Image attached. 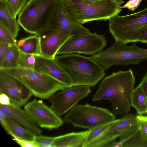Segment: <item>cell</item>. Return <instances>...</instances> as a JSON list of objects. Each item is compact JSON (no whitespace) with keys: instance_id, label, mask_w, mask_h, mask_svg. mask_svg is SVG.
Segmentation results:
<instances>
[{"instance_id":"83f0119b","label":"cell","mask_w":147,"mask_h":147,"mask_svg":"<svg viewBox=\"0 0 147 147\" xmlns=\"http://www.w3.org/2000/svg\"><path fill=\"white\" fill-rule=\"evenodd\" d=\"M0 41L10 45H16L17 41L8 30L0 24Z\"/></svg>"},{"instance_id":"e0dca14e","label":"cell","mask_w":147,"mask_h":147,"mask_svg":"<svg viewBox=\"0 0 147 147\" xmlns=\"http://www.w3.org/2000/svg\"><path fill=\"white\" fill-rule=\"evenodd\" d=\"M20 107L11 104L9 105L0 104V110L34 135H40L41 130L25 111Z\"/></svg>"},{"instance_id":"1f68e13d","label":"cell","mask_w":147,"mask_h":147,"mask_svg":"<svg viewBox=\"0 0 147 147\" xmlns=\"http://www.w3.org/2000/svg\"><path fill=\"white\" fill-rule=\"evenodd\" d=\"M11 46L5 42L0 41V66L2 65L9 48Z\"/></svg>"},{"instance_id":"30bf717a","label":"cell","mask_w":147,"mask_h":147,"mask_svg":"<svg viewBox=\"0 0 147 147\" xmlns=\"http://www.w3.org/2000/svg\"><path fill=\"white\" fill-rule=\"evenodd\" d=\"M137 115L126 114L115 119L101 134L89 143L87 147H106L118 137L123 140L139 129Z\"/></svg>"},{"instance_id":"f1b7e54d","label":"cell","mask_w":147,"mask_h":147,"mask_svg":"<svg viewBox=\"0 0 147 147\" xmlns=\"http://www.w3.org/2000/svg\"><path fill=\"white\" fill-rule=\"evenodd\" d=\"M55 137H48L42 135H35L33 141L37 147H51Z\"/></svg>"},{"instance_id":"484cf974","label":"cell","mask_w":147,"mask_h":147,"mask_svg":"<svg viewBox=\"0 0 147 147\" xmlns=\"http://www.w3.org/2000/svg\"><path fill=\"white\" fill-rule=\"evenodd\" d=\"M20 51L19 67L34 69L36 58L38 55L26 53Z\"/></svg>"},{"instance_id":"d6a6232c","label":"cell","mask_w":147,"mask_h":147,"mask_svg":"<svg viewBox=\"0 0 147 147\" xmlns=\"http://www.w3.org/2000/svg\"><path fill=\"white\" fill-rule=\"evenodd\" d=\"M142 0H129L121 8H126L131 11H134L138 7Z\"/></svg>"},{"instance_id":"ffe728a7","label":"cell","mask_w":147,"mask_h":147,"mask_svg":"<svg viewBox=\"0 0 147 147\" xmlns=\"http://www.w3.org/2000/svg\"><path fill=\"white\" fill-rule=\"evenodd\" d=\"M0 24L5 27L15 38L17 37L20 30L18 22L12 17L7 2L0 1Z\"/></svg>"},{"instance_id":"5b68a950","label":"cell","mask_w":147,"mask_h":147,"mask_svg":"<svg viewBox=\"0 0 147 147\" xmlns=\"http://www.w3.org/2000/svg\"><path fill=\"white\" fill-rule=\"evenodd\" d=\"M3 70L23 83L33 95L41 99L49 98L56 92L68 88L59 81L34 69L19 66Z\"/></svg>"},{"instance_id":"7402d4cb","label":"cell","mask_w":147,"mask_h":147,"mask_svg":"<svg viewBox=\"0 0 147 147\" xmlns=\"http://www.w3.org/2000/svg\"><path fill=\"white\" fill-rule=\"evenodd\" d=\"M16 45L19 51L22 52L40 54V37L38 34H34L33 36L21 38L17 41Z\"/></svg>"},{"instance_id":"d590c367","label":"cell","mask_w":147,"mask_h":147,"mask_svg":"<svg viewBox=\"0 0 147 147\" xmlns=\"http://www.w3.org/2000/svg\"><path fill=\"white\" fill-rule=\"evenodd\" d=\"M139 42L147 44V28L142 33L139 38Z\"/></svg>"},{"instance_id":"52a82bcc","label":"cell","mask_w":147,"mask_h":147,"mask_svg":"<svg viewBox=\"0 0 147 147\" xmlns=\"http://www.w3.org/2000/svg\"><path fill=\"white\" fill-rule=\"evenodd\" d=\"M115 119L114 114L108 109L87 104L75 105L68 111L63 121L74 127L90 129Z\"/></svg>"},{"instance_id":"603a6c76","label":"cell","mask_w":147,"mask_h":147,"mask_svg":"<svg viewBox=\"0 0 147 147\" xmlns=\"http://www.w3.org/2000/svg\"><path fill=\"white\" fill-rule=\"evenodd\" d=\"M131 105L136 110L137 115H147V95L139 85L133 91Z\"/></svg>"},{"instance_id":"7c38bea8","label":"cell","mask_w":147,"mask_h":147,"mask_svg":"<svg viewBox=\"0 0 147 147\" xmlns=\"http://www.w3.org/2000/svg\"><path fill=\"white\" fill-rule=\"evenodd\" d=\"M91 92L88 86H74L68 88L49 98L51 108L60 116L68 112Z\"/></svg>"},{"instance_id":"4fadbf2b","label":"cell","mask_w":147,"mask_h":147,"mask_svg":"<svg viewBox=\"0 0 147 147\" xmlns=\"http://www.w3.org/2000/svg\"><path fill=\"white\" fill-rule=\"evenodd\" d=\"M25 111L34 122L42 128L51 130L61 126L63 120L42 100L34 99L26 104Z\"/></svg>"},{"instance_id":"ac0fdd59","label":"cell","mask_w":147,"mask_h":147,"mask_svg":"<svg viewBox=\"0 0 147 147\" xmlns=\"http://www.w3.org/2000/svg\"><path fill=\"white\" fill-rule=\"evenodd\" d=\"M89 129L55 137L51 147H83Z\"/></svg>"},{"instance_id":"44dd1931","label":"cell","mask_w":147,"mask_h":147,"mask_svg":"<svg viewBox=\"0 0 147 147\" xmlns=\"http://www.w3.org/2000/svg\"><path fill=\"white\" fill-rule=\"evenodd\" d=\"M106 147H147V139L139 128L125 139L118 142L113 141Z\"/></svg>"},{"instance_id":"d4e9b609","label":"cell","mask_w":147,"mask_h":147,"mask_svg":"<svg viewBox=\"0 0 147 147\" xmlns=\"http://www.w3.org/2000/svg\"><path fill=\"white\" fill-rule=\"evenodd\" d=\"M113 121L100 125L92 129H90L83 147H86L89 143L104 131Z\"/></svg>"},{"instance_id":"4316f807","label":"cell","mask_w":147,"mask_h":147,"mask_svg":"<svg viewBox=\"0 0 147 147\" xmlns=\"http://www.w3.org/2000/svg\"><path fill=\"white\" fill-rule=\"evenodd\" d=\"M27 0H8L7 2L12 17H16L26 3Z\"/></svg>"},{"instance_id":"6da1fadb","label":"cell","mask_w":147,"mask_h":147,"mask_svg":"<svg viewBox=\"0 0 147 147\" xmlns=\"http://www.w3.org/2000/svg\"><path fill=\"white\" fill-rule=\"evenodd\" d=\"M135 82V76L130 68L113 73L100 82L92 100H109L111 102L114 115L127 113L131 110Z\"/></svg>"},{"instance_id":"8fae6325","label":"cell","mask_w":147,"mask_h":147,"mask_svg":"<svg viewBox=\"0 0 147 147\" xmlns=\"http://www.w3.org/2000/svg\"><path fill=\"white\" fill-rule=\"evenodd\" d=\"M107 42L103 35L96 32L72 36L64 43L56 55L75 53L92 55L101 51Z\"/></svg>"},{"instance_id":"7a4b0ae2","label":"cell","mask_w":147,"mask_h":147,"mask_svg":"<svg viewBox=\"0 0 147 147\" xmlns=\"http://www.w3.org/2000/svg\"><path fill=\"white\" fill-rule=\"evenodd\" d=\"M54 59L68 74L73 86L94 87L106 74L90 57L72 53L57 55Z\"/></svg>"},{"instance_id":"d6986e66","label":"cell","mask_w":147,"mask_h":147,"mask_svg":"<svg viewBox=\"0 0 147 147\" xmlns=\"http://www.w3.org/2000/svg\"><path fill=\"white\" fill-rule=\"evenodd\" d=\"M0 122L7 133L11 136L30 141H33L34 135L0 110Z\"/></svg>"},{"instance_id":"836d02e7","label":"cell","mask_w":147,"mask_h":147,"mask_svg":"<svg viewBox=\"0 0 147 147\" xmlns=\"http://www.w3.org/2000/svg\"><path fill=\"white\" fill-rule=\"evenodd\" d=\"M138 85L141 87L147 95V72L141 79Z\"/></svg>"},{"instance_id":"3957f363","label":"cell","mask_w":147,"mask_h":147,"mask_svg":"<svg viewBox=\"0 0 147 147\" xmlns=\"http://www.w3.org/2000/svg\"><path fill=\"white\" fill-rule=\"evenodd\" d=\"M65 8L73 20L83 24L93 21L106 20L118 15L122 0H104L86 3L79 0H63Z\"/></svg>"},{"instance_id":"8992f818","label":"cell","mask_w":147,"mask_h":147,"mask_svg":"<svg viewBox=\"0 0 147 147\" xmlns=\"http://www.w3.org/2000/svg\"><path fill=\"white\" fill-rule=\"evenodd\" d=\"M109 21V31L115 41L125 44L139 42L142 33L147 28V7L131 14L117 15Z\"/></svg>"},{"instance_id":"9c48e42d","label":"cell","mask_w":147,"mask_h":147,"mask_svg":"<svg viewBox=\"0 0 147 147\" xmlns=\"http://www.w3.org/2000/svg\"><path fill=\"white\" fill-rule=\"evenodd\" d=\"M59 0H29L18 14L17 21L27 32L38 34L44 18Z\"/></svg>"},{"instance_id":"cb8c5ba5","label":"cell","mask_w":147,"mask_h":147,"mask_svg":"<svg viewBox=\"0 0 147 147\" xmlns=\"http://www.w3.org/2000/svg\"><path fill=\"white\" fill-rule=\"evenodd\" d=\"M20 51L16 45L11 46L9 48L0 69H5L19 66Z\"/></svg>"},{"instance_id":"f35d334b","label":"cell","mask_w":147,"mask_h":147,"mask_svg":"<svg viewBox=\"0 0 147 147\" xmlns=\"http://www.w3.org/2000/svg\"><path fill=\"white\" fill-rule=\"evenodd\" d=\"M146 116H147V115Z\"/></svg>"},{"instance_id":"2e32d148","label":"cell","mask_w":147,"mask_h":147,"mask_svg":"<svg viewBox=\"0 0 147 147\" xmlns=\"http://www.w3.org/2000/svg\"><path fill=\"white\" fill-rule=\"evenodd\" d=\"M39 35L40 54L44 57L53 59H54L60 48L70 37L59 30Z\"/></svg>"},{"instance_id":"8d00e7d4","label":"cell","mask_w":147,"mask_h":147,"mask_svg":"<svg viewBox=\"0 0 147 147\" xmlns=\"http://www.w3.org/2000/svg\"><path fill=\"white\" fill-rule=\"evenodd\" d=\"M80 1L86 3H92L104 0H79Z\"/></svg>"},{"instance_id":"f546056e","label":"cell","mask_w":147,"mask_h":147,"mask_svg":"<svg viewBox=\"0 0 147 147\" xmlns=\"http://www.w3.org/2000/svg\"><path fill=\"white\" fill-rule=\"evenodd\" d=\"M139 121V128L144 137L147 139V116L137 115Z\"/></svg>"},{"instance_id":"4dcf8cb0","label":"cell","mask_w":147,"mask_h":147,"mask_svg":"<svg viewBox=\"0 0 147 147\" xmlns=\"http://www.w3.org/2000/svg\"><path fill=\"white\" fill-rule=\"evenodd\" d=\"M12 139L15 141L20 146L22 147H37L34 141H30L12 136Z\"/></svg>"},{"instance_id":"ba28073f","label":"cell","mask_w":147,"mask_h":147,"mask_svg":"<svg viewBox=\"0 0 147 147\" xmlns=\"http://www.w3.org/2000/svg\"><path fill=\"white\" fill-rule=\"evenodd\" d=\"M59 30L70 37L87 34L89 30L72 19L67 12L63 0H59L45 15L39 34Z\"/></svg>"},{"instance_id":"9a60e30c","label":"cell","mask_w":147,"mask_h":147,"mask_svg":"<svg viewBox=\"0 0 147 147\" xmlns=\"http://www.w3.org/2000/svg\"><path fill=\"white\" fill-rule=\"evenodd\" d=\"M34 70L50 76L61 82L67 88L73 86L68 74L54 59L47 57L40 54L37 55Z\"/></svg>"},{"instance_id":"e575fe53","label":"cell","mask_w":147,"mask_h":147,"mask_svg":"<svg viewBox=\"0 0 147 147\" xmlns=\"http://www.w3.org/2000/svg\"><path fill=\"white\" fill-rule=\"evenodd\" d=\"M0 104L4 105H9L11 102L9 98L4 93H0Z\"/></svg>"},{"instance_id":"277c9868","label":"cell","mask_w":147,"mask_h":147,"mask_svg":"<svg viewBox=\"0 0 147 147\" xmlns=\"http://www.w3.org/2000/svg\"><path fill=\"white\" fill-rule=\"evenodd\" d=\"M90 57L105 71L113 66L137 65L147 60V49L139 47L135 42L127 46L115 41L111 47Z\"/></svg>"},{"instance_id":"74e56055","label":"cell","mask_w":147,"mask_h":147,"mask_svg":"<svg viewBox=\"0 0 147 147\" xmlns=\"http://www.w3.org/2000/svg\"><path fill=\"white\" fill-rule=\"evenodd\" d=\"M8 0H0V1L7 2Z\"/></svg>"},{"instance_id":"5bb4252c","label":"cell","mask_w":147,"mask_h":147,"mask_svg":"<svg viewBox=\"0 0 147 147\" xmlns=\"http://www.w3.org/2000/svg\"><path fill=\"white\" fill-rule=\"evenodd\" d=\"M0 93L6 94L11 103L18 106L26 105L33 95L20 80L4 70L0 69Z\"/></svg>"}]
</instances>
